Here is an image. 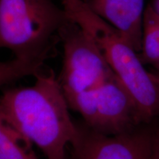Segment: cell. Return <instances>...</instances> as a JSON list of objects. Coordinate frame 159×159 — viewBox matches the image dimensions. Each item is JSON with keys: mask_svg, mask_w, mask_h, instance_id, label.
I'll return each mask as SVG.
<instances>
[{"mask_svg": "<svg viewBox=\"0 0 159 159\" xmlns=\"http://www.w3.org/2000/svg\"><path fill=\"white\" fill-rule=\"evenodd\" d=\"M66 99L69 108L82 116L86 126L99 134H125L144 122L134 100L115 75L96 88Z\"/></svg>", "mask_w": 159, "mask_h": 159, "instance_id": "277c9868", "label": "cell"}, {"mask_svg": "<svg viewBox=\"0 0 159 159\" xmlns=\"http://www.w3.org/2000/svg\"><path fill=\"white\" fill-rule=\"evenodd\" d=\"M154 141L146 131L104 135L88 128L71 145L75 159H150Z\"/></svg>", "mask_w": 159, "mask_h": 159, "instance_id": "8992f818", "label": "cell"}, {"mask_svg": "<svg viewBox=\"0 0 159 159\" xmlns=\"http://www.w3.org/2000/svg\"><path fill=\"white\" fill-rule=\"evenodd\" d=\"M63 58L58 81L65 97L96 88L114 73L98 47L75 23L61 30Z\"/></svg>", "mask_w": 159, "mask_h": 159, "instance_id": "5b68a950", "label": "cell"}, {"mask_svg": "<svg viewBox=\"0 0 159 159\" xmlns=\"http://www.w3.org/2000/svg\"><path fill=\"white\" fill-rule=\"evenodd\" d=\"M137 52L142 49L145 0H85Z\"/></svg>", "mask_w": 159, "mask_h": 159, "instance_id": "52a82bcc", "label": "cell"}, {"mask_svg": "<svg viewBox=\"0 0 159 159\" xmlns=\"http://www.w3.org/2000/svg\"><path fill=\"white\" fill-rule=\"evenodd\" d=\"M35 77L30 86L4 91L0 111L47 159H66V150L77 138L79 128L53 71L39 73Z\"/></svg>", "mask_w": 159, "mask_h": 159, "instance_id": "6da1fadb", "label": "cell"}, {"mask_svg": "<svg viewBox=\"0 0 159 159\" xmlns=\"http://www.w3.org/2000/svg\"><path fill=\"white\" fill-rule=\"evenodd\" d=\"M142 62L148 63L159 70V14L153 6L144 10L142 40Z\"/></svg>", "mask_w": 159, "mask_h": 159, "instance_id": "9c48e42d", "label": "cell"}, {"mask_svg": "<svg viewBox=\"0 0 159 159\" xmlns=\"http://www.w3.org/2000/svg\"><path fill=\"white\" fill-rule=\"evenodd\" d=\"M41 66L18 59L0 61V87L27 76H35L40 73Z\"/></svg>", "mask_w": 159, "mask_h": 159, "instance_id": "30bf717a", "label": "cell"}, {"mask_svg": "<svg viewBox=\"0 0 159 159\" xmlns=\"http://www.w3.org/2000/svg\"><path fill=\"white\" fill-rule=\"evenodd\" d=\"M150 159H159V139H155Z\"/></svg>", "mask_w": 159, "mask_h": 159, "instance_id": "8fae6325", "label": "cell"}, {"mask_svg": "<svg viewBox=\"0 0 159 159\" xmlns=\"http://www.w3.org/2000/svg\"><path fill=\"white\" fill-rule=\"evenodd\" d=\"M68 21L62 7L52 0H0V49L23 62L43 66Z\"/></svg>", "mask_w": 159, "mask_h": 159, "instance_id": "3957f363", "label": "cell"}, {"mask_svg": "<svg viewBox=\"0 0 159 159\" xmlns=\"http://www.w3.org/2000/svg\"><path fill=\"white\" fill-rule=\"evenodd\" d=\"M153 7L156 11L157 13L159 14V0H156V2H155V5L153 6Z\"/></svg>", "mask_w": 159, "mask_h": 159, "instance_id": "7c38bea8", "label": "cell"}, {"mask_svg": "<svg viewBox=\"0 0 159 159\" xmlns=\"http://www.w3.org/2000/svg\"><path fill=\"white\" fill-rule=\"evenodd\" d=\"M157 74H158V73H157ZM158 75H159V74H158Z\"/></svg>", "mask_w": 159, "mask_h": 159, "instance_id": "5bb4252c", "label": "cell"}, {"mask_svg": "<svg viewBox=\"0 0 159 159\" xmlns=\"http://www.w3.org/2000/svg\"><path fill=\"white\" fill-rule=\"evenodd\" d=\"M158 74H159V70H158Z\"/></svg>", "mask_w": 159, "mask_h": 159, "instance_id": "4fadbf2b", "label": "cell"}, {"mask_svg": "<svg viewBox=\"0 0 159 159\" xmlns=\"http://www.w3.org/2000/svg\"><path fill=\"white\" fill-rule=\"evenodd\" d=\"M33 145L0 111V159H39Z\"/></svg>", "mask_w": 159, "mask_h": 159, "instance_id": "ba28073f", "label": "cell"}, {"mask_svg": "<svg viewBox=\"0 0 159 159\" xmlns=\"http://www.w3.org/2000/svg\"><path fill=\"white\" fill-rule=\"evenodd\" d=\"M67 19L94 41L145 122L159 116V75L149 72L131 45L85 0H59Z\"/></svg>", "mask_w": 159, "mask_h": 159, "instance_id": "7a4b0ae2", "label": "cell"}]
</instances>
